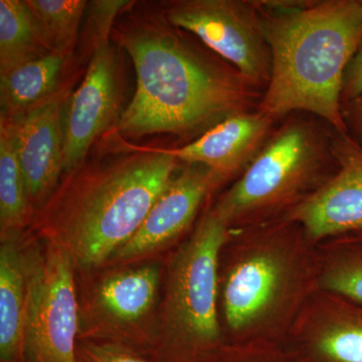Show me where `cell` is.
I'll use <instances>...</instances> for the list:
<instances>
[{
  "label": "cell",
  "instance_id": "obj_18",
  "mask_svg": "<svg viewBox=\"0 0 362 362\" xmlns=\"http://www.w3.org/2000/svg\"><path fill=\"white\" fill-rule=\"evenodd\" d=\"M158 279V269L153 266L108 278L100 287V305L119 320H137L153 304Z\"/></svg>",
  "mask_w": 362,
  "mask_h": 362
},
{
  "label": "cell",
  "instance_id": "obj_11",
  "mask_svg": "<svg viewBox=\"0 0 362 362\" xmlns=\"http://www.w3.org/2000/svg\"><path fill=\"white\" fill-rule=\"evenodd\" d=\"M221 181L206 166L188 164L173 176L137 232L115 252L116 258H138L175 239L194 221L206 195Z\"/></svg>",
  "mask_w": 362,
  "mask_h": 362
},
{
  "label": "cell",
  "instance_id": "obj_14",
  "mask_svg": "<svg viewBox=\"0 0 362 362\" xmlns=\"http://www.w3.org/2000/svg\"><path fill=\"white\" fill-rule=\"evenodd\" d=\"M14 233L4 235L0 249V359L25 362L28 261ZM4 237V235H2Z\"/></svg>",
  "mask_w": 362,
  "mask_h": 362
},
{
  "label": "cell",
  "instance_id": "obj_10",
  "mask_svg": "<svg viewBox=\"0 0 362 362\" xmlns=\"http://www.w3.org/2000/svg\"><path fill=\"white\" fill-rule=\"evenodd\" d=\"M65 110L59 94L23 115L7 117L30 204L51 194L64 173Z\"/></svg>",
  "mask_w": 362,
  "mask_h": 362
},
{
  "label": "cell",
  "instance_id": "obj_9",
  "mask_svg": "<svg viewBox=\"0 0 362 362\" xmlns=\"http://www.w3.org/2000/svg\"><path fill=\"white\" fill-rule=\"evenodd\" d=\"M337 173L290 211L313 239L362 230V145L346 133H331Z\"/></svg>",
  "mask_w": 362,
  "mask_h": 362
},
{
  "label": "cell",
  "instance_id": "obj_16",
  "mask_svg": "<svg viewBox=\"0 0 362 362\" xmlns=\"http://www.w3.org/2000/svg\"><path fill=\"white\" fill-rule=\"evenodd\" d=\"M51 52L25 0H0V75Z\"/></svg>",
  "mask_w": 362,
  "mask_h": 362
},
{
  "label": "cell",
  "instance_id": "obj_2",
  "mask_svg": "<svg viewBox=\"0 0 362 362\" xmlns=\"http://www.w3.org/2000/svg\"><path fill=\"white\" fill-rule=\"evenodd\" d=\"M271 54V78L258 110L274 121L294 111L349 133L343 78L362 44V0L256 1Z\"/></svg>",
  "mask_w": 362,
  "mask_h": 362
},
{
  "label": "cell",
  "instance_id": "obj_22",
  "mask_svg": "<svg viewBox=\"0 0 362 362\" xmlns=\"http://www.w3.org/2000/svg\"><path fill=\"white\" fill-rule=\"evenodd\" d=\"M77 356L78 362H150L125 350L97 345L81 347Z\"/></svg>",
  "mask_w": 362,
  "mask_h": 362
},
{
  "label": "cell",
  "instance_id": "obj_17",
  "mask_svg": "<svg viewBox=\"0 0 362 362\" xmlns=\"http://www.w3.org/2000/svg\"><path fill=\"white\" fill-rule=\"evenodd\" d=\"M30 199L21 168L11 123L0 118V225L2 235L16 233L30 216Z\"/></svg>",
  "mask_w": 362,
  "mask_h": 362
},
{
  "label": "cell",
  "instance_id": "obj_24",
  "mask_svg": "<svg viewBox=\"0 0 362 362\" xmlns=\"http://www.w3.org/2000/svg\"><path fill=\"white\" fill-rule=\"evenodd\" d=\"M343 116L349 134L362 145V95L343 105Z\"/></svg>",
  "mask_w": 362,
  "mask_h": 362
},
{
  "label": "cell",
  "instance_id": "obj_23",
  "mask_svg": "<svg viewBox=\"0 0 362 362\" xmlns=\"http://www.w3.org/2000/svg\"><path fill=\"white\" fill-rule=\"evenodd\" d=\"M362 95V44L350 61L342 87V106Z\"/></svg>",
  "mask_w": 362,
  "mask_h": 362
},
{
  "label": "cell",
  "instance_id": "obj_12",
  "mask_svg": "<svg viewBox=\"0 0 362 362\" xmlns=\"http://www.w3.org/2000/svg\"><path fill=\"white\" fill-rule=\"evenodd\" d=\"M274 120L261 112H242L209 128L180 148H156L187 164H202L221 180L245 173L271 137Z\"/></svg>",
  "mask_w": 362,
  "mask_h": 362
},
{
  "label": "cell",
  "instance_id": "obj_7",
  "mask_svg": "<svg viewBox=\"0 0 362 362\" xmlns=\"http://www.w3.org/2000/svg\"><path fill=\"white\" fill-rule=\"evenodd\" d=\"M228 226L216 209L207 214L173 264L169 319L173 328L192 341L213 342L218 337V262Z\"/></svg>",
  "mask_w": 362,
  "mask_h": 362
},
{
  "label": "cell",
  "instance_id": "obj_3",
  "mask_svg": "<svg viewBox=\"0 0 362 362\" xmlns=\"http://www.w3.org/2000/svg\"><path fill=\"white\" fill-rule=\"evenodd\" d=\"M122 156L82 164L42 214L52 243L74 263L96 267L131 239L175 176L177 159L156 148L123 143Z\"/></svg>",
  "mask_w": 362,
  "mask_h": 362
},
{
  "label": "cell",
  "instance_id": "obj_8",
  "mask_svg": "<svg viewBox=\"0 0 362 362\" xmlns=\"http://www.w3.org/2000/svg\"><path fill=\"white\" fill-rule=\"evenodd\" d=\"M110 42L90 54L82 84L66 105L64 117V173L82 165L95 140L118 122L120 74Z\"/></svg>",
  "mask_w": 362,
  "mask_h": 362
},
{
  "label": "cell",
  "instance_id": "obj_4",
  "mask_svg": "<svg viewBox=\"0 0 362 362\" xmlns=\"http://www.w3.org/2000/svg\"><path fill=\"white\" fill-rule=\"evenodd\" d=\"M331 133L311 119L286 121L214 209L230 223L289 201L334 163Z\"/></svg>",
  "mask_w": 362,
  "mask_h": 362
},
{
  "label": "cell",
  "instance_id": "obj_5",
  "mask_svg": "<svg viewBox=\"0 0 362 362\" xmlns=\"http://www.w3.org/2000/svg\"><path fill=\"white\" fill-rule=\"evenodd\" d=\"M25 362H78V304L74 261L52 243L28 255Z\"/></svg>",
  "mask_w": 362,
  "mask_h": 362
},
{
  "label": "cell",
  "instance_id": "obj_6",
  "mask_svg": "<svg viewBox=\"0 0 362 362\" xmlns=\"http://www.w3.org/2000/svg\"><path fill=\"white\" fill-rule=\"evenodd\" d=\"M163 16L171 25L194 33L233 64L252 86H268L271 54L256 1L177 0L166 4Z\"/></svg>",
  "mask_w": 362,
  "mask_h": 362
},
{
  "label": "cell",
  "instance_id": "obj_21",
  "mask_svg": "<svg viewBox=\"0 0 362 362\" xmlns=\"http://www.w3.org/2000/svg\"><path fill=\"white\" fill-rule=\"evenodd\" d=\"M132 4L127 0H98L88 4L86 45L90 54L99 45L109 42L117 16Z\"/></svg>",
  "mask_w": 362,
  "mask_h": 362
},
{
  "label": "cell",
  "instance_id": "obj_15",
  "mask_svg": "<svg viewBox=\"0 0 362 362\" xmlns=\"http://www.w3.org/2000/svg\"><path fill=\"white\" fill-rule=\"evenodd\" d=\"M68 59L51 54L0 75L1 115L14 118L45 103L54 95Z\"/></svg>",
  "mask_w": 362,
  "mask_h": 362
},
{
  "label": "cell",
  "instance_id": "obj_20",
  "mask_svg": "<svg viewBox=\"0 0 362 362\" xmlns=\"http://www.w3.org/2000/svg\"><path fill=\"white\" fill-rule=\"evenodd\" d=\"M352 246L354 247L329 272L325 285L330 291L362 306V240Z\"/></svg>",
  "mask_w": 362,
  "mask_h": 362
},
{
  "label": "cell",
  "instance_id": "obj_19",
  "mask_svg": "<svg viewBox=\"0 0 362 362\" xmlns=\"http://www.w3.org/2000/svg\"><path fill=\"white\" fill-rule=\"evenodd\" d=\"M49 49L71 59L89 2L85 0H25Z\"/></svg>",
  "mask_w": 362,
  "mask_h": 362
},
{
  "label": "cell",
  "instance_id": "obj_13",
  "mask_svg": "<svg viewBox=\"0 0 362 362\" xmlns=\"http://www.w3.org/2000/svg\"><path fill=\"white\" fill-rule=\"evenodd\" d=\"M284 279L278 257L261 252L245 259L233 269L225 288L226 322L240 330L263 316L275 302Z\"/></svg>",
  "mask_w": 362,
  "mask_h": 362
},
{
  "label": "cell",
  "instance_id": "obj_1",
  "mask_svg": "<svg viewBox=\"0 0 362 362\" xmlns=\"http://www.w3.org/2000/svg\"><path fill=\"white\" fill-rule=\"evenodd\" d=\"M127 21L113 26L112 37L129 54L137 82L117 133L141 137L206 132L256 102L255 86L199 51L165 18Z\"/></svg>",
  "mask_w": 362,
  "mask_h": 362
}]
</instances>
